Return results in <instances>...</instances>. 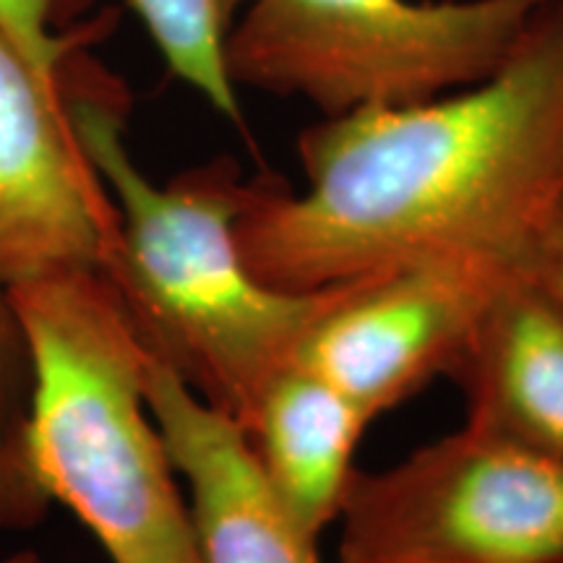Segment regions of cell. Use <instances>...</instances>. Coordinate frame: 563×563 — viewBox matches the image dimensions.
Segmentation results:
<instances>
[{
    "label": "cell",
    "instance_id": "9",
    "mask_svg": "<svg viewBox=\"0 0 563 563\" xmlns=\"http://www.w3.org/2000/svg\"><path fill=\"white\" fill-rule=\"evenodd\" d=\"M449 376L467 426L563 462V306L530 274L498 287Z\"/></svg>",
    "mask_w": 563,
    "mask_h": 563
},
{
    "label": "cell",
    "instance_id": "5",
    "mask_svg": "<svg viewBox=\"0 0 563 563\" xmlns=\"http://www.w3.org/2000/svg\"><path fill=\"white\" fill-rule=\"evenodd\" d=\"M342 563H563V462L464 426L344 496Z\"/></svg>",
    "mask_w": 563,
    "mask_h": 563
},
{
    "label": "cell",
    "instance_id": "2",
    "mask_svg": "<svg viewBox=\"0 0 563 563\" xmlns=\"http://www.w3.org/2000/svg\"><path fill=\"white\" fill-rule=\"evenodd\" d=\"M76 136L115 209L102 264L146 352L203 402L249 431L264 394L342 285L290 292L251 272L238 220L251 180L232 159L165 186L139 167L125 139L129 91L84 51L63 68Z\"/></svg>",
    "mask_w": 563,
    "mask_h": 563
},
{
    "label": "cell",
    "instance_id": "14",
    "mask_svg": "<svg viewBox=\"0 0 563 563\" xmlns=\"http://www.w3.org/2000/svg\"><path fill=\"white\" fill-rule=\"evenodd\" d=\"M527 274L563 306V201L534 249Z\"/></svg>",
    "mask_w": 563,
    "mask_h": 563
},
{
    "label": "cell",
    "instance_id": "7",
    "mask_svg": "<svg viewBox=\"0 0 563 563\" xmlns=\"http://www.w3.org/2000/svg\"><path fill=\"white\" fill-rule=\"evenodd\" d=\"M509 277L485 266L435 264L342 285L308 329L292 365L378 418L452 371Z\"/></svg>",
    "mask_w": 563,
    "mask_h": 563
},
{
    "label": "cell",
    "instance_id": "8",
    "mask_svg": "<svg viewBox=\"0 0 563 563\" xmlns=\"http://www.w3.org/2000/svg\"><path fill=\"white\" fill-rule=\"evenodd\" d=\"M146 399L199 534L203 563H321L319 538L287 514L266 483L249 435L150 355Z\"/></svg>",
    "mask_w": 563,
    "mask_h": 563
},
{
    "label": "cell",
    "instance_id": "4",
    "mask_svg": "<svg viewBox=\"0 0 563 563\" xmlns=\"http://www.w3.org/2000/svg\"><path fill=\"white\" fill-rule=\"evenodd\" d=\"M553 0H249L224 40L238 89L300 97L323 118L475 87Z\"/></svg>",
    "mask_w": 563,
    "mask_h": 563
},
{
    "label": "cell",
    "instance_id": "10",
    "mask_svg": "<svg viewBox=\"0 0 563 563\" xmlns=\"http://www.w3.org/2000/svg\"><path fill=\"white\" fill-rule=\"evenodd\" d=\"M371 422L340 389L292 365L274 378L245 431L274 496L313 538L340 519Z\"/></svg>",
    "mask_w": 563,
    "mask_h": 563
},
{
    "label": "cell",
    "instance_id": "6",
    "mask_svg": "<svg viewBox=\"0 0 563 563\" xmlns=\"http://www.w3.org/2000/svg\"><path fill=\"white\" fill-rule=\"evenodd\" d=\"M115 209L47 79L0 26V282L102 269Z\"/></svg>",
    "mask_w": 563,
    "mask_h": 563
},
{
    "label": "cell",
    "instance_id": "15",
    "mask_svg": "<svg viewBox=\"0 0 563 563\" xmlns=\"http://www.w3.org/2000/svg\"><path fill=\"white\" fill-rule=\"evenodd\" d=\"M0 563H42V559L37 553L32 551H19V553H11V555H3Z\"/></svg>",
    "mask_w": 563,
    "mask_h": 563
},
{
    "label": "cell",
    "instance_id": "13",
    "mask_svg": "<svg viewBox=\"0 0 563 563\" xmlns=\"http://www.w3.org/2000/svg\"><path fill=\"white\" fill-rule=\"evenodd\" d=\"M91 0H0V26L47 79L60 81L70 55L84 51L102 24H79Z\"/></svg>",
    "mask_w": 563,
    "mask_h": 563
},
{
    "label": "cell",
    "instance_id": "12",
    "mask_svg": "<svg viewBox=\"0 0 563 563\" xmlns=\"http://www.w3.org/2000/svg\"><path fill=\"white\" fill-rule=\"evenodd\" d=\"M129 5L170 74L228 121L241 123L238 87L224 60L232 16L222 0H129Z\"/></svg>",
    "mask_w": 563,
    "mask_h": 563
},
{
    "label": "cell",
    "instance_id": "11",
    "mask_svg": "<svg viewBox=\"0 0 563 563\" xmlns=\"http://www.w3.org/2000/svg\"><path fill=\"white\" fill-rule=\"evenodd\" d=\"M34 355L11 287L0 282V530H32L51 498L30 460Z\"/></svg>",
    "mask_w": 563,
    "mask_h": 563
},
{
    "label": "cell",
    "instance_id": "1",
    "mask_svg": "<svg viewBox=\"0 0 563 563\" xmlns=\"http://www.w3.org/2000/svg\"><path fill=\"white\" fill-rule=\"evenodd\" d=\"M306 186L251 180L238 220L266 285L316 292L418 266L527 272L563 201V0L475 87L323 118Z\"/></svg>",
    "mask_w": 563,
    "mask_h": 563
},
{
    "label": "cell",
    "instance_id": "3",
    "mask_svg": "<svg viewBox=\"0 0 563 563\" xmlns=\"http://www.w3.org/2000/svg\"><path fill=\"white\" fill-rule=\"evenodd\" d=\"M34 355L30 460L110 563H203L146 399L150 352L100 269L11 287Z\"/></svg>",
    "mask_w": 563,
    "mask_h": 563
},
{
    "label": "cell",
    "instance_id": "16",
    "mask_svg": "<svg viewBox=\"0 0 563 563\" xmlns=\"http://www.w3.org/2000/svg\"><path fill=\"white\" fill-rule=\"evenodd\" d=\"M222 3H224V9H228V11H230V16H232V19H235V13H238V11H241V9H243V5H245V3H249V0H222Z\"/></svg>",
    "mask_w": 563,
    "mask_h": 563
}]
</instances>
